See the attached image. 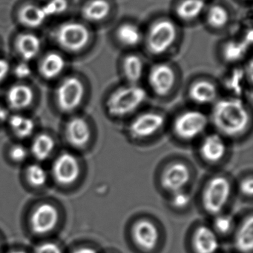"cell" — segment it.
I'll use <instances>...</instances> for the list:
<instances>
[{
	"mask_svg": "<svg viewBox=\"0 0 253 253\" xmlns=\"http://www.w3.org/2000/svg\"><path fill=\"white\" fill-rule=\"evenodd\" d=\"M184 28L169 13H157L144 25L142 48L152 57L175 51L184 39Z\"/></svg>",
	"mask_w": 253,
	"mask_h": 253,
	"instance_id": "obj_1",
	"label": "cell"
},
{
	"mask_svg": "<svg viewBox=\"0 0 253 253\" xmlns=\"http://www.w3.org/2000/svg\"><path fill=\"white\" fill-rule=\"evenodd\" d=\"M212 123L221 135L238 137L248 129L251 115L242 99L237 97L220 99L211 114Z\"/></svg>",
	"mask_w": 253,
	"mask_h": 253,
	"instance_id": "obj_2",
	"label": "cell"
},
{
	"mask_svg": "<svg viewBox=\"0 0 253 253\" xmlns=\"http://www.w3.org/2000/svg\"><path fill=\"white\" fill-rule=\"evenodd\" d=\"M147 98V92L142 87L129 84L113 91L107 99L105 107L112 117H124L136 111Z\"/></svg>",
	"mask_w": 253,
	"mask_h": 253,
	"instance_id": "obj_3",
	"label": "cell"
},
{
	"mask_svg": "<svg viewBox=\"0 0 253 253\" xmlns=\"http://www.w3.org/2000/svg\"><path fill=\"white\" fill-rule=\"evenodd\" d=\"M110 42L116 47L128 51H136L142 47L144 25L131 17L122 18L110 27Z\"/></svg>",
	"mask_w": 253,
	"mask_h": 253,
	"instance_id": "obj_4",
	"label": "cell"
},
{
	"mask_svg": "<svg viewBox=\"0 0 253 253\" xmlns=\"http://www.w3.org/2000/svg\"><path fill=\"white\" fill-rule=\"evenodd\" d=\"M53 37L57 44L69 52L85 50L94 39L90 28L79 22H65L54 31Z\"/></svg>",
	"mask_w": 253,
	"mask_h": 253,
	"instance_id": "obj_5",
	"label": "cell"
},
{
	"mask_svg": "<svg viewBox=\"0 0 253 253\" xmlns=\"http://www.w3.org/2000/svg\"><path fill=\"white\" fill-rule=\"evenodd\" d=\"M232 187L225 177L218 175L211 178L202 194V206L206 213L216 216L222 213L231 196Z\"/></svg>",
	"mask_w": 253,
	"mask_h": 253,
	"instance_id": "obj_6",
	"label": "cell"
},
{
	"mask_svg": "<svg viewBox=\"0 0 253 253\" xmlns=\"http://www.w3.org/2000/svg\"><path fill=\"white\" fill-rule=\"evenodd\" d=\"M234 21L235 11L227 1L212 0L208 3L202 23L208 32L221 35L230 29Z\"/></svg>",
	"mask_w": 253,
	"mask_h": 253,
	"instance_id": "obj_7",
	"label": "cell"
},
{
	"mask_svg": "<svg viewBox=\"0 0 253 253\" xmlns=\"http://www.w3.org/2000/svg\"><path fill=\"white\" fill-rule=\"evenodd\" d=\"M118 4L116 0H88L81 8L86 23L111 27L117 21Z\"/></svg>",
	"mask_w": 253,
	"mask_h": 253,
	"instance_id": "obj_8",
	"label": "cell"
},
{
	"mask_svg": "<svg viewBox=\"0 0 253 253\" xmlns=\"http://www.w3.org/2000/svg\"><path fill=\"white\" fill-rule=\"evenodd\" d=\"M209 120L199 111H186L177 117L173 130L177 137L184 141H191L200 136L207 127Z\"/></svg>",
	"mask_w": 253,
	"mask_h": 253,
	"instance_id": "obj_9",
	"label": "cell"
},
{
	"mask_svg": "<svg viewBox=\"0 0 253 253\" xmlns=\"http://www.w3.org/2000/svg\"><path fill=\"white\" fill-rule=\"evenodd\" d=\"M207 0H172L169 14L184 28L202 23Z\"/></svg>",
	"mask_w": 253,
	"mask_h": 253,
	"instance_id": "obj_10",
	"label": "cell"
},
{
	"mask_svg": "<svg viewBox=\"0 0 253 253\" xmlns=\"http://www.w3.org/2000/svg\"><path fill=\"white\" fill-rule=\"evenodd\" d=\"M59 221V211L56 207L49 203L41 204L30 217V229L35 236H48L56 230Z\"/></svg>",
	"mask_w": 253,
	"mask_h": 253,
	"instance_id": "obj_11",
	"label": "cell"
},
{
	"mask_svg": "<svg viewBox=\"0 0 253 253\" xmlns=\"http://www.w3.org/2000/svg\"><path fill=\"white\" fill-rule=\"evenodd\" d=\"M131 237L135 246L141 251L151 253L158 246L160 233L155 223L147 218H141L132 226Z\"/></svg>",
	"mask_w": 253,
	"mask_h": 253,
	"instance_id": "obj_12",
	"label": "cell"
},
{
	"mask_svg": "<svg viewBox=\"0 0 253 253\" xmlns=\"http://www.w3.org/2000/svg\"><path fill=\"white\" fill-rule=\"evenodd\" d=\"M148 80L153 92L157 96H165L175 87L176 73L170 64L157 62L150 68Z\"/></svg>",
	"mask_w": 253,
	"mask_h": 253,
	"instance_id": "obj_13",
	"label": "cell"
},
{
	"mask_svg": "<svg viewBox=\"0 0 253 253\" xmlns=\"http://www.w3.org/2000/svg\"><path fill=\"white\" fill-rule=\"evenodd\" d=\"M84 95V85L78 78L65 79L56 90L58 106L65 112L74 111L81 104Z\"/></svg>",
	"mask_w": 253,
	"mask_h": 253,
	"instance_id": "obj_14",
	"label": "cell"
},
{
	"mask_svg": "<svg viewBox=\"0 0 253 253\" xmlns=\"http://www.w3.org/2000/svg\"><path fill=\"white\" fill-rule=\"evenodd\" d=\"M165 117L157 112H145L135 117L129 124V134L134 138H147L157 133L165 125Z\"/></svg>",
	"mask_w": 253,
	"mask_h": 253,
	"instance_id": "obj_15",
	"label": "cell"
},
{
	"mask_svg": "<svg viewBox=\"0 0 253 253\" xmlns=\"http://www.w3.org/2000/svg\"><path fill=\"white\" fill-rule=\"evenodd\" d=\"M191 178L187 165L183 162H173L165 168L161 175L162 187L171 194L184 190Z\"/></svg>",
	"mask_w": 253,
	"mask_h": 253,
	"instance_id": "obj_16",
	"label": "cell"
},
{
	"mask_svg": "<svg viewBox=\"0 0 253 253\" xmlns=\"http://www.w3.org/2000/svg\"><path fill=\"white\" fill-rule=\"evenodd\" d=\"M52 172L58 183L68 185L75 182L80 176V164L77 158L71 153H62L55 159Z\"/></svg>",
	"mask_w": 253,
	"mask_h": 253,
	"instance_id": "obj_17",
	"label": "cell"
},
{
	"mask_svg": "<svg viewBox=\"0 0 253 253\" xmlns=\"http://www.w3.org/2000/svg\"><path fill=\"white\" fill-rule=\"evenodd\" d=\"M191 247L194 253H217L221 247L220 239L212 227L201 224L192 235Z\"/></svg>",
	"mask_w": 253,
	"mask_h": 253,
	"instance_id": "obj_18",
	"label": "cell"
},
{
	"mask_svg": "<svg viewBox=\"0 0 253 253\" xmlns=\"http://www.w3.org/2000/svg\"><path fill=\"white\" fill-rule=\"evenodd\" d=\"M251 44L244 38L227 37L219 43L220 55L226 63H238L248 56Z\"/></svg>",
	"mask_w": 253,
	"mask_h": 253,
	"instance_id": "obj_19",
	"label": "cell"
},
{
	"mask_svg": "<svg viewBox=\"0 0 253 253\" xmlns=\"http://www.w3.org/2000/svg\"><path fill=\"white\" fill-rule=\"evenodd\" d=\"M227 150V144L222 135L213 133L209 134L203 138L199 151L206 162L215 164L224 159Z\"/></svg>",
	"mask_w": 253,
	"mask_h": 253,
	"instance_id": "obj_20",
	"label": "cell"
},
{
	"mask_svg": "<svg viewBox=\"0 0 253 253\" xmlns=\"http://www.w3.org/2000/svg\"><path fill=\"white\" fill-rule=\"evenodd\" d=\"M121 67L126 80L130 84H137L144 77L145 61L138 52L128 51L122 57Z\"/></svg>",
	"mask_w": 253,
	"mask_h": 253,
	"instance_id": "obj_21",
	"label": "cell"
},
{
	"mask_svg": "<svg viewBox=\"0 0 253 253\" xmlns=\"http://www.w3.org/2000/svg\"><path fill=\"white\" fill-rule=\"evenodd\" d=\"M233 247L239 253H253V217L250 214L235 229Z\"/></svg>",
	"mask_w": 253,
	"mask_h": 253,
	"instance_id": "obj_22",
	"label": "cell"
},
{
	"mask_svg": "<svg viewBox=\"0 0 253 253\" xmlns=\"http://www.w3.org/2000/svg\"><path fill=\"white\" fill-rule=\"evenodd\" d=\"M218 94L215 84L208 80L195 82L189 89V97L194 103L199 105L213 103L216 101Z\"/></svg>",
	"mask_w": 253,
	"mask_h": 253,
	"instance_id": "obj_23",
	"label": "cell"
},
{
	"mask_svg": "<svg viewBox=\"0 0 253 253\" xmlns=\"http://www.w3.org/2000/svg\"><path fill=\"white\" fill-rule=\"evenodd\" d=\"M91 129L87 122L76 117L70 120L65 128V135L68 142L76 147L86 146L91 138Z\"/></svg>",
	"mask_w": 253,
	"mask_h": 253,
	"instance_id": "obj_24",
	"label": "cell"
},
{
	"mask_svg": "<svg viewBox=\"0 0 253 253\" xmlns=\"http://www.w3.org/2000/svg\"><path fill=\"white\" fill-rule=\"evenodd\" d=\"M15 46L19 56L28 62L34 59L40 53L41 41L37 36L25 33L18 36Z\"/></svg>",
	"mask_w": 253,
	"mask_h": 253,
	"instance_id": "obj_25",
	"label": "cell"
},
{
	"mask_svg": "<svg viewBox=\"0 0 253 253\" xmlns=\"http://www.w3.org/2000/svg\"><path fill=\"white\" fill-rule=\"evenodd\" d=\"M18 17L21 23L25 27L35 28L41 26L49 16L44 6L28 4L20 9Z\"/></svg>",
	"mask_w": 253,
	"mask_h": 253,
	"instance_id": "obj_26",
	"label": "cell"
},
{
	"mask_svg": "<svg viewBox=\"0 0 253 253\" xmlns=\"http://www.w3.org/2000/svg\"><path fill=\"white\" fill-rule=\"evenodd\" d=\"M34 99V93L31 87L25 84H16L9 89L7 100L10 108L24 109L31 105Z\"/></svg>",
	"mask_w": 253,
	"mask_h": 253,
	"instance_id": "obj_27",
	"label": "cell"
},
{
	"mask_svg": "<svg viewBox=\"0 0 253 253\" xmlns=\"http://www.w3.org/2000/svg\"><path fill=\"white\" fill-rule=\"evenodd\" d=\"M65 62L63 57L59 53H49L46 55L40 65L42 76L48 80L58 77L65 68Z\"/></svg>",
	"mask_w": 253,
	"mask_h": 253,
	"instance_id": "obj_28",
	"label": "cell"
},
{
	"mask_svg": "<svg viewBox=\"0 0 253 253\" xmlns=\"http://www.w3.org/2000/svg\"><path fill=\"white\" fill-rule=\"evenodd\" d=\"M54 141L48 134H40L36 137L31 145V153L39 161L47 159L54 148Z\"/></svg>",
	"mask_w": 253,
	"mask_h": 253,
	"instance_id": "obj_29",
	"label": "cell"
},
{
	"mask_svg": "<svg viewBox=\"0 0 253 253\" xmlns=\"http://www.w3.org/2000/svg\"><path fill=\"white\" fill-rule=\"evenodd\" d=\"M9 124L12 130L19 138H27L34 132V122L25 116H12L9 120Z\"/></svg>",
	"mask_w": 253,
	"mask_h": 253,
	"instance_id": "obj_30",
	"label": "cell"
},
{
	"mask_svg": "<svg viewBox=\"0 0 253 253\" xmlns=\"http://www.w3.org/2000/svg\"><path fill=\"white\" fill-rule=\"evenodd\" d=\"M214 217L215 218L212 223V227H211L213 229L218 237H225L234 233L236 223L232 215L221 213Z\"/></svg>",
	"mask_w": 253,
	"mask_h": 253,
	"instance_id": "obj_31",
	"label": "cell"
},
{
	"mask_svg": "<svg viewBox=\"0 0 253 253\" xmlns=\"http://www.w3.org/2000/svg\"><path fill=\"white\" fill-rule=\"evenodd\" d=\"M26 178L28 182L34 187H41L47 181V172L41 165L34 164L26 169Z\"/></svg>",
	"mask_w": 253,
	"mask_h": 253,
	"instance_id": "obj_32",
	"label": "cell"
},
{
	"mask_svg": "<svg viewBox=\"0 0 253 253\" xmlns=\"http://www.w3.org/2000/svg\"><path fill=\"white\" fill-rule=\"evenodd\" d=\"M49 18L62 14L68 8L67 0H49L43 4Z\"/></svg>",
	"mask_w": 253,
	"mask_h": 253,
	"instance_id": "obj_33",
	"label": "cell"
},
{
	"mask_svg": "<svg viewBox=\"0 0 253 253\" xmlns=\"http://www.w3.org/2000/svg\"><path fill=\"white\" fill-rule=\"evenodd\" d=\"M190 202H191V197L185 190L172 193L170 199L171 207L178 211L187 208L190 205Z\"/></svg>",
	"mask_w": 253,
	"mask_h": 253,
	"instance_id": "obj_34",
	"label": "cell"
},
{
	"mask_svg": "<svg viewBox=\"0 0 253 253\" xmlns=\"http://www.w3.org/2000/svg\"><path fill=\"white\" fill-rule=\"evenodd\" d=\"M245 73L242 70H236L229 77L227 85L232 91L239 93L243 90L245 84Z\"/></svg>",
	"mask_w": 253,
	"mask_h": 253,
	"instance_id": "obj_35",
	"label": "cell"
},
{
	"mask_svg": "<svg viewBox=\"0 0 253 253\" xmlns=\"http://www.w3.org/2000/svg\"><path fill=\"white\" fill-rule=\"evenodd\" d=\"M10 156L15 162H20L26 159L28 151L22 144H16L10 149Z\"/></svg>",
	"mask_w": 253,
	"mask_h": 253,
	"instance_id": "obj_36",
	"label": "cell"
},
{
	"mask_svg": "<svg viewBox=\"0 0 253 253\" xmlns=\"http://www.w3.org/2000/svg\"><path fill=\"white\" fill-rule=\"evenodd\" d=\"M34 253H62L60 247L53 242H44L36 248Z\"/></svg>",
	"mask_w": 253,
	"mask_h": 253,
	"instance_id": "obj_37",
	"label": "cell"
},
{
	"mask_svg": "<svg viewBox=\"0 0 253 253\" xmlns=\"http://www.w3.org/2000/svg\"><path fill=\"white\" fill-rule=\"evenodd\" d=\"M241 193L245 197L251 198L253 194V179L252 176L247 177L241 181L239 185Z\"/></svg>",
	"mask_w": 253,
	"mask_h": 253,
	"instance_id": "obj_38",
	"label": "cell"
},
{
	"mask_svg": "<svg viewBox=\"0 0 253 253\" xmlns=\"http://www.w3.org/2000/svg\"><path fill=\"white\" fill-rule=\"evenodd\" d=\"M14 74L18 78H27L31 75V69L27 62H20L15 67Z\"/></svg>",
	"mask_w": 253,
	"mask_h": 253,
	"instance_id": "obj_39",
	"label": "cell"
},
{
	"mask_svg": "<svg viewBox=\"0 0 253 253\" xmlns=\"http://www.w3.org/2000/svg\"><path fill=\"white\" fill-rule=\"evenodd\" d=\"M10 71V65L5 59H0V82L6 78Z\"/></svg>",
	"mask_w": 253,
	"mask_h": 253,
	"instance_id": "obj_40",
	"label": "cell"
},
{
	"mask_svg": "<svg viewBox=\"0 0 253 253\" xmlns=\"http://www.w3.org/2000/svg\"><path fill=\"white\" fill-rule=\"evenodd\" d=\"M71 253H99V252L92 247L81 246L74 249Z\"/></svg>",
	"mask_w": 253,
	"mask_h": 253,
	"instance_id": "obj_41",
	"label": "cell"
},
{
	"mask_svg": "<svg viewBox=\"0 0 253 253\" xmlns=\"http://www.w3.org/2000/svg\"><path fill=\"white\" fill-rule=\"evenodd\" d=\"M8 118V112L7 109L0 105V123H4Z\"/></svg>",
	"mask_w": 253,
	"mask_h": 253,
	"instance_id": "obj_42",
	"label": "cell"
},
{
	"mask_svg": "<svg viewBox=\"0 0 253 253\" xmlns=\"http://www.w3.org/2000/svg\"><path fill=\"white\" fill-rule=\"evenodd\" d=\"M235 2L241 4V5L248 6L252 4L253 0H233Z\"/></svg>",
	"mask_w": 253,
	"mask_h": 253,
	"instance_id": "obj_43",
	"label": "cell"
},
{
	"mask_svg": "<svg viewBox=\"0 0 253 253\" xmlns=\"http://www.w3.org/2000/svg\"><path fill=\"white\" fill-rule=\"evenodd\" d=\"M8 253H28L25 251H22V250H13V251H10Z\"/></svg>",
	"mask_w": 253,
	"mask_h": 253,
	"instance_id": "obj_44",
	"label": "cell"
},
{
	"mask_svg": "<svg viewBox=\"0 0 253 253\" xmlns=\"http://www.w3.org/2000/svg\"><path fill=\"white\" fill-rule=\"evenodd\" d=\"M1 252V239H0V253Z\"/></svg>",
	"mask_w": 253,
	"mask_h": 253,
	"instance_id": "obj_45",
	"label": "cell"
},
{
	"mask_svg": "<svg viewBox=\"0 0 253 253\" xmlns=\"http://www.w3.org/2000/svg\"><path fill=\"white\" fill-rule=\"evenodd\" d=\"M207 1H212V0H207Z\"/></svg>",
	"mask_w": 253,
	"mask_h": 253,
	"instance_id": "obj_46",
	"label": "cell"
}]
</instances>
